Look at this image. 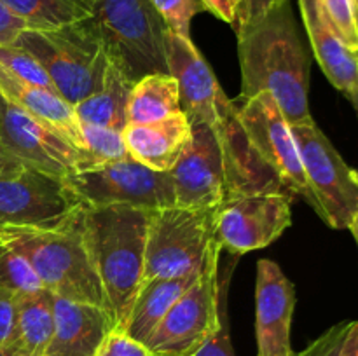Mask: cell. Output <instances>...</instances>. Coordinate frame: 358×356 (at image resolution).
Here are the masks:
<instances>
[{
    "label": "cell",
    "mask_w": 358,
    "mask_h": 356,
    "mask_svg": "<svg viewBox=\"0 0 358 356\" xmlns=\"http://www.w3.org/2000/svg\"><path fill=\"white\" fill-rule=\"evenodd\" d=\"M215 241L213 209L182 206L152 209L142 285L150 279L194 274L203 267Z\"/></svg>",
    "instance_id": "52a82bcc"
},
{
    "label": "cell",
    "mask_w": 358,
    "mask_h": 356,
    "mask_svg": "<svg viewBox=\"0 0 358 356\" xmlns=\"http://www.w3.org/2000/svg\"><path fill=\"white\" fill-rule=\"evenodd\" d=\"M55 334V297L48 290L17 297L16 335L13 351L44 356Z\"/></svg>",
    "instance_id": "603a6c76"
},
{
    "label": "cell",
    "mask_w": 358,
    "mask_h": 356,
    "mask_svg": "<svg viewBox=\"0 0 358 356\" xmlns=\"http://www.w3.org/2000/svg\"><path fill=\"white\" fill-rule=\"evenodd\" d=\"M17 297L9 290L0 288V346L13 348L16 335L17 318Z\"/></svg>",
    "instance_id": "836d02e7"
},
{
    "label": "cell",
    "mask_w": 358,
    "mask_h": 356,
    "mask_svg": "<svg viewBox=\"0 0 358 356\" xmlns=\"http://www.w3.org/2000/svg\"><path fill=\"white\" fill-rule=\"evenodd\" d=\"M292 199L287 191L247 192L226 199L213 209L220 248L243 255L271 244L292 223Z\"/></svg>",
    "instance_id": "8fae6325"
},
{
    "label": "cell",
    "mask_w": 358,
    "mask_h": 356,
    "mask_svg": "<svg viewBox=\"0 0 358 356\" xmlns=\"http://www.w3.org/2000/svg\"><path fill=\"white\" fill-rule=\"evenodd\" d=\"M348 230L353 234V237H355V241H357V246H358V215L355 216V220L352 222V225L348 227Z\"/></svg>",
    "instance_id": "ab89813d"
},
{
    "label": "cell",
    "mask_w": 358,
    "mask_h": 356,
    "mask_svg": "<svg viewBox=\"0 0 358 356\" xmlns=\"http://www.w3.org/2000/svg\"><path fill=\"white\" fill-rule=\"evenodd\" d=\"M355 6H357V13H358V0H355Z\"/></svg>",
    "instance_id": "7bdbcfd3"
},
{
    "label": "cell",
    "mask_w": 358,
    "mask_h": 356,
    "mask_svg": "<svg viewBox=\"0 0 358 356\" xmlns=\"http://www.w3.org/2000/svg\"><path fill=\"white\" fill-rule=\"evenodd\" d=\"M280 2H283V0H243V2H241L240 16H238V23L236 27H234V30H236L238 27H241V24L248 23V21L257 20L259 16L268 13L271 7H275L276 3Z\"/></svg>",
    "instance_id": "8d00e7d4"
},
{
    "label": "cell",
    "mask_w": 358,
    "mask_h": 356,
    "mask_svg": "<svg viewBox=\"0 0 358 356\" xmlns=\"http://www.w3.org/2000/svg\"><path fill=\"white\" fill-rule=\"evenodd\" d=\"M24 170H27V166L16 156H13L0 142V178L16 177V175L23 173Z\"/></svg>",
    "instance_id": "74e56055"
},
{
    "label": "cell",
    "mask_w": 358,
    "mask_h": 356,
    "mask_svg": "<svg viewBox=\"0 0 358 356\" xmlns=\"http://www.w3.org/2000/svg\"><path fill=\"white\" fill-rule=\"evenodd\" d=\"M168 73L177 80L180 91V110L191 124H217L224 105V94L212 68L191 38L180 37L171 30L164 38Z\"/></svg>",
    "instance_id": "9a60e30c"
},
{
    "label": "cell",
    "mask_w": 358,
    "mask_h": 356,
    "mask_svg": "<svg viewBox=\"0 0 358 356\" xmlns=\"http://www.w3.org/2000/svg\"><path fill=\"white\" fill-rule=\"evenodd\" d=\"M0 65H2L7 72L13 73L14 77H17V79L27 80V82L35 84V86L44 87V89L56 93L55 86H52L51 79H49L44 66H42L41 63H38V59L35 58V56H31L27 49L20 47V45L16 44L0 45Z\"/></svg>",
    "instance_id": "83f0119b"
},
{
    "label": "cell",
    "mask_w": 358,
    "mask_h": 356,
    "mask_svg": "<svg viewBox=\"0 0 358 356\" xmlns=\"http://www.w3.org/2000/svg\"><path fill=\"white\" fill-rule=\"evenodd\" d=\"M0 96L65 136L77 150L83 147L80 124L70 103L59 94L21 80L0 65Z\"/></svg>",
    "instance_id": "ffe728a7"
},
{
    "label": "cell",
    "mask_w": 358,
    "mask_h": 356,
    "mask_svg": "<svg viewBox=\"0 0 358 356\" xmlns=\"http://www.w3.org/2000/svg\"><path fill=\"white\" fill-rule=\"evenodd\" d=\"M168 30L180 37L191 38V21L196 14L203 13L201 0H150Z\"/></svg>",
    "instance_id": "f546056e"
},
{
    "label": "cell",
    "mask_w": 358,
    "mask_h": 356,
    "mask_svg": "<svg viewBox=\"0 0 358 356\" xmlns=\"http://www.w3.org/2000/svg\"><path fill=\"white\" fill-rule=\"evenodd\" d=\"M325 17L346 45L358 51V13L355 0H320Z\"/></svg>",
    "instance_id": "f1b7e54d"
},
{
    "label": "cell",
    "mask_w": 358,
    "mask_h": 356,
    "mask_svg": "<svg viewBox=\"0 0 358 356\" xmlns=\"http://www.w3.org/2000/svg\"><path fill=\"white\" fill-rule=\"evenodd\" d=\"M108 61L133 84L150 73H168V27L150 0H93L90 16Z\"/></svg>",
    "instance_id": "5b68a950"
},
{
    "label": "cell",
    "mask_w": 358,
    "mask_h": 356,
    "mask_svg": "<svg viewBox=\"0 0 358 356\" xmlns=\"http://www.w3.org/2000/svg\"><path fill=\"white\" fill-rule=\"evenodd\" d=\"M31 30H55L87 20L93 0H0Z\"/></svg>",
    "instance_id": "d4e9b609"
},
{
    "label": "cell",
    "mask_w": 358,
    "mask_h": 356,
    "mask_svg": "<svg viewBox=\"0 0 358 356\" xmlns=\"http://www.w3.org/2000/svg\"><path fill=\"white\" fill-rule=\"evenodd\" d=\"M129 156L156 171H170L191 140V122L184 112L154 124H128L122 131Z\"/></svg>",
    "instance_id": "d6986e66"
},
{
    "label": "cell",
    "mask_w": 358,
    "mask_h": 356,
    "mask_svg": "<svg viewBox=\"0 0 358 356\" xmlns=\"http://www.w3.org/2000/svg\"><path fill=\"white\" fill-rule=\"evenodd\" d=\"M175 206L215 209L236 195L233 168L220 119L217 124H191V140L170 171Z\"/></svg>",
    "instance_id": "9c48e42d"
},
{
    "label": "cell",
    "mask_w": 358,
    "mask_h": 356,
    "mask_svg": "<svg viewBox=\"0 0 358 356\" xmlns=\"http://www.w3.org/2000/svg\"><path fill=\"white\" fill-rule=\"evenodd\" d=\"M80 206L65 180L31 168L16 177L0 178V229L63 225Z\"/></svg>",
    "instance_id": "4fadbf2b"
},
{
    "label": "cell",
    "mask_w": 358,
    "mask_h": 356,
    "mask_svg": "<svg viewBox=\"0 0 358 356\" xmlns=\"http://www.w3.org/2000/svg\"><path fill=\"white\" fill-rule=\"evenodd\" d=\"M112 328L105 307L55 297V334L44 356H94Z\"/></svg>",
    "instance_id": "ac0fdd59"
},
{
    "label": "cell",
    "mask_w": 358,
    "mask_h": 356,
    "mask_svg": "<svg viewBox=\"0 0 358 356\" xmlns=\"http://www.w3.org/2000/svg\"><path fill=\"white\" fill-rule=\"evenodd\" d=\"M243 0H201L205 10L212 13L219 20L226 21L231 27H236Z\"/></svg>",
    "instance_id": "d590c367"
},
{
    "label": "cell",
    "mask_w": 358,
    "mask_h": 356,
    "mask_svg": "<svg viewBox=\"0 0 358 356\" xmlns=\"http://www.w3.org/2000/svg\"><path fill=\"white\" fill-rule=\"evenodd\" d=\"M219 241L210 250L198 279L173 304L159 327L154 330L147 348L157 356H192L220 325L222 299L229 286V265L226 279L220 281Z\"/></svg>",
    "instance_id": "8992f818"
},
{
    "label": "cell",
    "mask_w": 358,
    "mask_h": 356,
    "mask_svg": "<svg viewBox=\"0 0 358 356\" xmlns=\"http://www.w3.org/2000/svg\"><path fill=\"white\" fill-rule=\"evenodd\" d=\"M241 98L269 93L290 126L311 124L310 54L301 38L290 0L236 30Z\"/></svg>",
    "instance_id": "6da1fadb"
},
{
    "label": "cell",
    "mask_w": 358,
    "mask_h": 356,
    "mask_svg": "<svg viewBox=\"0 0 358 356\" xmlns=\"http://www.w3.org/2000/svg\"><path fill=\"white\" fill-rule=\"evenodd\" d=\"M94 356H157L147 344L129 337L124 330L112 328L101 341Z\"/></svg>",
    "instance_id": "4dcf8cb0"
},
{
    "label": "cell",
    "mask_w": 358,
    "mask_h": 356,
    "mask_svg": "<svg viewBox=\"0 0 358 356\" xmlns=\"http://www.w3.org/2000/svg\"><path fill=\"white\" fill-rule=\"evenodd\" d=\"M0 142L27 168L66 180L77 173V149L51 126L0 96Z\"/></svg>",
    "instance_id": "5bb4252c"
},
{
    "label": "cell",
    "mask_w": 358,
    "mask_h": 356,
    "mask_svg": "<svg viewBox=\"0 0 358 356\" xmlns=\"http://www.w3.org/2000/svg\"><path fill=\"white\" fill-rule=\"evenodd\" d=\"M238 121L261 163L278 178L292 195H299L311 206V194L304 177L299 149L292 126L269 93L243 98L236 107Z\"/></svg>",
    "instance_id": "7c38bea8"
},
{
    "label": "cell",
    "mask_w": 358,
    "mask_h": 356,
    "mask_svg": "<svg viewBox=\"0 0 358 356\" xmlns=\"http://www.w3.org/2000/svg\"><path fill=\"white\" fill-rule=\"evenodd\" d=\"M0 356H23V355H20V353L13 351V349L9 348H2V346H0Z\"/></svg>",
    "instance_id": "60d3db41"
},
{
    "label": "cell",
    "mask_w": 358,
    "mask_h": 356,
    "mask_svg": "<svg viewBox=\"0 0 358 356\" xmlns=\"http://www.w3.org/2000/svg\"><path fill=\"white\" fill-rule=\"evenodd\" d=\"M299 9L322 72L348 100L355 98L358 94V51L346 45L332 28L320 0H299Z\"/></svg>",
    "instance_id": "e0dca14e"
},
{
    "label": "cell",
    "mask_w": 358,
    "mask_h": 356,
    "mask_svg": "<svg viewBox=\"0 0 358 356\" xmlns=\"http://www.w3.org/2000/svg\"><path fill=\"white\" fill-rule=\"evenodd\" d=\"M339 356H358V321H350Z\"/></svg>",
    "instance_id": "f35d334b"
},
{
    "label": "cell",
    "mask_w": 358,
    "mask_h": 356,
    "mask_svg": "<svg viewBox=\"0 0 358 356\" xmlns=\"http://www.w3.org/2000/svg\"><path fill=\"white\" fill-rule=\"evenodd\" d=\"M201 271V269H199ZM199 271L182 278L150 279L140 286L136 299L129 311L124 332L129 337L145 344L154 334L173 304L187 292L189 286L198 279Z\"/></svg>",
    "instance_id": "44dd1931"
},
{
    "label": "cell",
    "mask_w": 358,
    "mask_h": 356,
    "mask_svg": "<svg viewBox=\"0 0 358 356\" xmlns=\"http://www.w3.org/2000/svg\"><path fill=\"white\" fill-rule=\"evenodd\" d=\"M180 112V91L170 73L136 80L128 98V124H154Z\"/></svg>",
    "instance_id": "cb8c5ba5"
},
{
    "label": "cell",
    "mask_w": 358,
    "mask_h": 356,
    "mask_svg": "<svg viewBox=\"0 0 358 356\" xmlns=\"http://www.w3.org/2000/svg\"><path fill=\"white\" fill-rule=\"evenodd\" d=\"M353 103V107H355V110H357V114H358V94L355 98H352V100H350Z\"/></svg>",
    "instance_id": "b9f144b4"
},
{
    "label": "cell",
    "mask_w": 358,
    "mask_h": 356,
    "mask_svg": "<svg viewBox=\"0 0 358 356\" xmlns=\"http://www.w3.org/2000/svg\"><path fill=\"white\" fill-rule=\"evenodd\" d=\"M133 82L124 72L108 61L103 84L96 93L73 105L79 122L124 131L128 126V98Z\"/></svg>",
    "instance_id": "7402d4cb"
},
{
    "label": "cell",
    "mask_w": 358,
    "mask_h": 356,
    "mask_svg": "<svg viewBox=\"0 0 358 356\" xmlns=\"http://www.w3.org/2000/svg\"><path fill=\"white\" fill-rule=\"evenodd\" d=\"M296 290L271 260H259L255 281V337L257 356H294L290 330Z\"/></svg>",
    "instance_id": "2e32d148"
},
{
    "label": "cell",
    "mask_w": 358,
    "mask_h": 356,
    "mask_svg": "<svg viewBox=\"0 0 358 356\" xmlns=\"http://www.w3.org/2000/svg\"><path fill=\"white\" fill-rule=\"evenodd\" d=\"M13 44L38 59L56 93L72 107L103 84L108 58L90 17L55 30L27 28Z\"/></svg>",
    "instance_id": "277c9868"
},
{
    "label": "cell",
    "mask_w": 358,
    "mask_h": 356,
    "mask_svg": "<svg viewBox=\"0 0 358 356\" xmlns=\"http://www.w3.org/2000/svg\"><path fill=\"white\" fill-rule=\"evenodd\" d=\"M227 295V293H226ZM226 295L222 299V311H220V325L213 332L212 337L198 349L192 356H236L229 337V323H227Z\"/></svg>",
    "instance_id": "d6a6232c"
},
{
    "label": "cell",
    "mask_w": 358,
    "mask_h": 356,
    "mask_svg": "<svg viewBox=\"0 0 358 356\" xmlns=\"http://www.w3.org/2000/svg\"><path fill=\"white\" fill-rule=\"evenodd\" d=\"M65 181L84 206H131L145 209L175 206L170 173L150 170L131 156L98 170L73 173Z\"/></svg>",
    "instance_id": "30bf717a"
},
{
    "label": "cell",
    "mask_w": 358,
    "mask_h": 356,
    "mask_svg": "<svg viewBox=\"0 0 358 356\" xmlns=\"http://www.w3.org/2000/svg\"><path fill=\"white\" fill-rule=\"evenodd\" d=\"M80 124L83 147L77 150V173L103 168L129 157L122 131L93 124Z\"/></svg>",
    "instance_id": "484cf974"
},
{
    "label": "cell",
    "mask_w": 358,
    "mask_h": 356,
    "mask_svg": "<svg viewBox=\"0 0 358 356\" xmlns=\"http://www.w3.org/2000/svg\"><path fill=\"white\" fill-rule=\"evenodd\" d=\"M0 244L23 255L55 297L107 309L103 288L87 255L77 213L58 227H2Z\"/></svg>",
    "instance_id": "3957f363"
},
{
    "label": "cell",
    "mask_w": 358,
    "mask_h": 356,
    "mask_svg": "<svg viewBox=\"0 0 358 356\" xmlns=\"http://www.w3.org/2000/svg\"><path fill=\"white\" fill-rule=\"evenodd\" d=\"M311 208L332 229H348L358 215V173L315 122L294 124Z\"/></svg>",
    "instance_id": "ba28073f"
},
{
    "label": "cell",
    "mask_w": 358,
    "mask_h": 356,
    "mask_svg": "<svg viewBox=\"0 0 358 356\" xmlns=\"http://www.w3.org/2000/svg\"><path fill=\"white\" fill-rule=\"evenodd\" d=\"M350 321H341L329 328L327 332L315 339L304 351L294 356H339L341 355L343 342H345L346 332H348Z\"/></svg>",
    "instance_id": "1f68e13d"
},
{
    "label": "cell",
    "mask_w": 358,
    "mask_h": 356,
    "mask_svg": "<svg viewBox=\"0 0 358 356\" xmlns=\"http://www.w3.org/2000/svg\"><path fill=\"white\" fill-rule=\"evenodd\" d=\"M27 23L14 16L2 2H0V45L13 44L17 38V35L23 30H27Z\"/></svg>",
    "instance_id": "e575fe53"
},
{
    "label": "cell",
    "mask_w": 358,
    "mask_h": 356,
    "mask_svg": "<svg viewBox=\"0 0 358 356\" xmlns=\"http://www.w3.org/2000/svg\"><path fill=\"white\" fill-rule=\"evenodd\" d=\"M0 288L16 295H31L45 290L30 262L6 244H0Z\"/></svg>",
    "instance_id": "4316f807"
},
{
    "label": "cell",
    "mask_w": 358,
    "mask_h": 356,
    "mask_svg": "<svg viewBox=\"0 0 358 356\" xmlns=\"http://www.w3.org/2000/svg\"><path fill=\"white\" fill-rule=\"evenodd\" d=\"M150 212L131 206H80L77 223L107 300L112 327L124 330L145 265Z\"/></svg>",
    "instance_id": "7a4b0ae2"
}]
</instances>
